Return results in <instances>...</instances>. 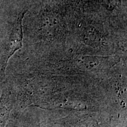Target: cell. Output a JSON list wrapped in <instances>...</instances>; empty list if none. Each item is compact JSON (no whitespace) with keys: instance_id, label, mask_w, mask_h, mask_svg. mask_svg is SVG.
<instances>
[{"instance_id":"cell-1","label":"cell","mask_w":127,"mask_h":127,"mask_svg":"<svg viewBox=\"0 0 127 127\" xmlns=\"http://www.w3.org/2000/svg\"><path fill=\"white\" fill-rule=\"evenodd\" d=\"M25 13L26 11H24L21 13L13 25V27L8 41L7 50H6L7 52L5 55L4 69H3L4 71H5L9 58L17 51L20 50L23 47V31L22 22Z\"/></svg>"},{"instance_id":"cell-2","label":"cell","mask_w":127,"mask_h":127,"mask_svg":"<svg viewBox=\"0 0 127 127\" xmlns=\"http://www.w3.org/2000/svg\"><path fill=\"white\" fill-rule=\"evenodd\" d=\"M9 102L8 93L4 92L0 99V127H4L8 119L11 109Z\"/></svg>"},{"instance_id":"cell-3","label":"cell","mask_w":127,"mask_h":127,"mask_svg":"<svg viewBox=\"0 0 127 127\" xmlns=\"http://www.w3.org/2000/svg\"><path fill=\"white\" fill-rule=\"evenodd\" d=\"M117 127H126V125H123V126H118Z\"/></svg>"},{"instance_id":"cell-4","label":"cell","mask_w":127,"mask_h":127,"mask_svg":"<svg viewBox=\"0 0 127 127\" xmlns=\"http://www.w3.org/2000/svg\"><path fill=\"white\" fill-rule=\"evenodd\" d=\"M8 127H14V126H13V125H9V126H8Z\"/></svg>"}]
</instances>
